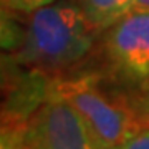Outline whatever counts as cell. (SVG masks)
<instances>
[{
	"instance_id": "cell-5",
	"label": "cell",
	"mask_w": 149,
	"mask_h": 149,
	"mask_svg": "<svg viewBox=\"0 0 149 149\" xmlns=\"http://www.w3.org/2000/svg\"><path fill=\"white\" fill-rule=\"evenodd\" d=\"M53 76L40 70L28 68L18 83L7 93L0 114L13 121L27 123L33 113L50 98Z\"/></svg>"
},
{
	"instance_id": "cell-2",
	"label": "cell",
	"mask_w": 149,
	"mask_h": 149,
	"mask_svg": "<svg viewBox=\"0 0 149 149\" xmlns=\"http://www.w3.org/2000/svg\"><path fill=\"white\" fill-rule=\"evenodd\" d=\"M50 96H58L78 111L101 149H114L148 118L119 86L100 71L81 70L53 76Z\"/></svg>"
},
{
	"instance_id": "cell-10",
	"label": "cell",
	"mask_w": 149,
	"mask_h": 149,
	"mask_svg": "<svg viewBox=\"0 0 149 149\" xmlns=\"http://www.w3.org/2000/svg\"><path fill=\"white\" fill-rule=\"evenodd\" d=\"M114 149H149V119Z\"/></svg>"
},
{
	"instance_id": "cell-9",
	"label": "cell",
	"mask_w": 149,
	"mask_h": 149,
	"mask_svg": "<svg viewBox=\"0 0 149 149\" xmlns=\"http://www.w3.org/2000/svg\"><path fill=\"white\" fill-rule=\"evenodd\" d=\"M56 0H0V7L12 13H35Z\"/></svg>"
},
{
	"instance_id": "cell-6",
	"label": "cell",
	"mask_w": 149,
	"mask_h": 149,
	"mask_svg": "<svg viewBox=\"0 0 149 149\" xmlns=\"http://www.w3.org/2000/svg\"><path fill=\"white\" fill-rule=\"evenodd\" d=\"M91 25L101 33L133 7L134 0H74Z\"/></svg>"
},
{
	"instance_id": "cell-4",
	"label": "cell",
	"mask_w": 149,
	"mask_h": 149,
	"mask_svg": "<svg viewBox=\"0 0 149 149\" xmlns=\"http://www.w3.org/2000/svg\"><path fill=\"white\" fill-rule=\"evenodd\" d=\"M25 149H101L70 103L50 96L27 121Z\"/></svg>"
},
{
	"instance_id": "cell-3",
	"label": "cell",
	"mask_w": 149,
	"mask_h": 149,
	"mask_svg": "<svg viewBox=\"0 0 149 149\" xmlns=\"http://www.w3.org/2000/svg\"><path fill=\"white\" fill-rule=\"evenodd\" d=\"M100 73L121 90H149V10H129L98 37Z\"/></svg>"
},
{
	"instance_id": "cell-12",
	"label": "cell",
	"mask_w": 149,
	"mask_h": 149,
	"mask_svg": "<svg viewBox=\"0 0 149 149\" xmlns=\"http://www.w3.org/2000/svg\"><path fill=\"white\" fill-rule=\"evenodd\" d=\"M143 109H144V116L149 119V90H148V95L144 98V104H143Z\"/></svg>"
},
{
	"instance_id": "cell-1",
	"label": "cell",
	"mask_w": 149,
	"mask_h": 149,
	"mask_svg": "<svg viewBox=\"0 0 149 149\" xmlns=\"http://www.w3.org/2000/svg\"><path fill=\"white\" fill-rule=\"evenodd\" d=\"M100 32L74 0H60L32 13L25 42L15 52L23 66L52 76L66 74L95 50Z\"/></svg>"
},
{
	"instance_id": "cell-11",
	"label": "cell",
	"mask_w": 149,
	"mask_h": 149,
	"mask_svg": "<svg viewBox=\"0 0 149 149\" xmlns=\"http://www.w3.org/2000/svg\"><path fill=\"white\" fill-rule=\"evenodd\" d=\"M138 8V10H149V0H134L131 10Z\"/></svg>"
},
{
	"instance_id": "cell-8",
	"label": "cell",
	"mask_w": 149,
	"mask_h": 149,
	"mask_svg": "<svg viewBox=\"0 0 149 149\" xmlns=\"http://www.w3.org/2000/svg\"><path fill=\"white\" fill-rule=\"evenodd\" d=\"M27 70L17 60L15 53L0 50V91H8L23 78Z\"/></svg>"
},
{
	"instance_id": "cell-7",
	"label": "cell",
	"mask_w": 149,
	"mask_h": 149,
	"mask_svg": "<svg viewBox=\"0 0 149 149\" xmlns=\"http://www.w3.org/2000/svg\"><path fill=\"white\" fill-rule=\"evenodd\" d=\"M25 42V28L17 22L15 13L0 7V50L15 53Z\"/></svg>"
}]
</instances>
